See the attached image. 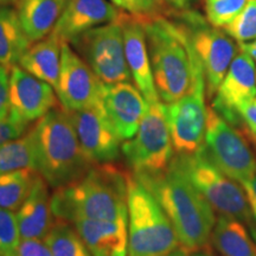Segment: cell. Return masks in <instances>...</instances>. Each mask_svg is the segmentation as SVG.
Returning a JSON list of instances; mask_svg holds the SVG:
<instances>
[{
  "mask_svg": "<svg viewBox=\"0 0 256 256\" xmlns=\"http://www.w3.org/2000/svg\"><path fill=\"white\" fill-rule=\"evenodd\" d=\"M12 2H14V0H0V5H8Z\"/></svg>",
  "mask_w": 256,
  "mask_h": 256,
  "instance_id": "obj_40",
  "label": "cell"
},
{
  "mask_svg": "<svg viewBox=\"0 0 256 256\" xmlns=\"http://www.w3.org/2000/svg\"><path fill=\"white\" fill-rule=\"evenodd\" d=\"M38 172L23 168L0 176V208L17 212L34 188Z\"/></svg>",
  "mask_w": 256,
  "mask_h": 256,
  "instance_id": "obj_25",
  "label": "cell"
},
{
  "mask_svg": "<svg viewBox=\"0 0 256 256\" xmlns=\"http://www.w3.org/2000/svg\"><path fill=\"white\" fill-rule=\"evenodd\" d=\"M55 88L16 66L10 72V114L16 122H36L57 107Z\"/></svg>",
  "mask_w": 256,
  "mask_h": 256,
  "instance_id": "obj_14",
  "label": "cell"
},
{
  "mask_svg": "<svg viewBox=\"0 0 256 256\" xmlns=\"http://www.w3.org/2000/svg\"><path fill=\"white\" fill-rule=\"evenodd\" d=\"M16 256H52L44 240L24 238L19 243Z\"/></svg>",
  "mask_w": 256,
  "mask_h": 256,
  "instance_id": "obj_33",
  "label": "cell"
},
{
  "mask_svg": "<svg viewBox=\"0 0 256 256\" xmlns=\"http://www.w3.org/2000/svg\"><path fill=\"white\" fill-rule=\"evenodd\" d=\"M122 31L124 55L134 84L142 92L148 104L160 101L153 78L146 32L142 22L126 14L122 18Z\"/></svg>",
  "mask_w": 256,
  "mask_h": 256,
  "instance_id": "obj_18",
  "label": "cell"
},
{
  "mask_svg": "<svg viewBox=\"0 0 256 256\" xmlns=\"http://www.w3.org/2000/svg\"><path fill=\"white\" fill-rule=\"evenodd\" d=\"M31 44L16 8L0 5V64L10 70L18 66Z\"/></svg>",
  "mask_w": 256,
  "mask_h": 256,
  "instance_id": "obj_24",
  "label": "cell"
},
{
  "mask_svg": "<svg viewBox=\"0 0 256 256\" xmlns=\"http://www.w3.org/2000/svg\"><path fill=\"white\" fill-rule=\"evenodd\" d=\"M49 188L46 182L38 174L30 194L16 214L22 240H44L55 224Z\"/></svg>",
  "mask_w": 256,
  "mask_h": 256,
  "instance_id": "obj_20",
  "label": "cell"
},
{
  "mask_svg": "<svg viewBox=\"0 0 256 256\" xmlns=\"http://www.w3.org/2000/svg\"><path fill=\"white\" fill-rule=\"evenodd\" d=\"M211 108L234 127H241L238 108L256 98V69L247 54H238L220 82Z\"/></svg>",
  "mask_w": 256,
  "mask_h": 256,
  "instance_id": "obj_15",
  "label": "cell"
},
{
  "mask_svg": "<svg viewBox=\"0 0 256 256\" xmlns=\"http://www.w3.org/2000/svg\"><path fill=\"white\" fill-rule=\"evenodd\" d=\"M44 241L52 256H92L75 226L66 220H56Z\"/></svg>",
  "mask_w": 256,
  "mask_h": 256,
  "instance_id": "obj_26",
  "label": "cell"
},
{
  "mask_svg": "<svg viewBox=\"0 0 256 256\" xmlns=\"http://www.w3.org/2000/svg\"><path fill=\"white\" fill-rule=\"evenodd\" d=\"M122 18L92 28L68 42L104 84L132 80L124 55Z\"/></svg>",
  "mask_w": 256,
  "mask_h": 256,
  "instance_id": "obj_9",
  "label": "cell"
},
{
  "mask_svg": "<svg viewBox=\"0 0 256 256\" xmlns=\"http://www.w3.org/2000/svg\"><path fill=\"white\" fill-rule=\"evenodd\" d=\"M166 107L162 101L148 104L136 133L121 145V154L132 174L164 171L174 156Z\"/></svg>",
  "mask_w": 256,
  "mask_h": 256,
  "instance_id": "obj_8",
  "label": "cell"
},
{
  "mask_svg": "<svg viewBox=\"0 0 256 256\" xmlns=\"http://www.w3.org/2000/svg\"><path fill=\"white\" fill-rule=\"evenodd\" d=\"M104 83L68 42L62 44L60 69L55 92L66 110H80L102 102Z\"/></svg>",
  "mask_w": 256,
  "mask_h": 256,
  "instance_id": "obj_12",
  "label": "cell"
},
{
  "mask_svg": "<svg viewBox=\"0 0 256 256\" xmlns=\"http://www.w3.org/2000/svg\"><path fill=\"white\" fill-rule=\"evenodd\" d=\"M34 153V170L51 188L72 183L92 165L80 145L64 108L55 107L28 128Z\"/></svg>",
  "mask_w": 256,
  "mask_h": 256,
  "instance_id": "obj_3",
  "label": "cell"
},
{
  "mask_svg": "<svg viewBox=\"0 0 256 256\" xmlns=\"http://www.w3.org/2000/svg\"><path fill=\"white\" fill-rule=\"evenodd\" d=\"M241 116V130L247 133L254 144H256V102L242 104L238 108Z\"/></svg>",
  "mask_w": 256,
  "mask_h": 256,
  "instance_id": "obj_32",
  "label": "cell"
},
{
  "mask_svg": "<svg viewBox=\"0 0 256 256\" xmlns=\"http://www.w3.org/2000/svg\"><path fill=\"white\" fill-rule=\"evenodd\" d=\"M204 150L224 174L240 184L256 174V159L244 136L211 107H208Z\"/></svg>",
  "mask_w": 256,
  "mask_h": 256,
  "instance_id": "obj_11",
  "label": "cell"
},
{
  "mask_svg": "<svg viewBox=\"0 0 256 256\" xmlns=\"http://www.w3.org/2000/svg\"><path fill=\"white\" fill-rule=\"evenodd\" d=\"M206 94V78L197 57L190 90L179 100L165 104L172 145L177 156L194 154L204 146L208 121Z\"/></svg>",
  "mask_w": 256,
  "mask_h": 256,
  "instance_id": "obj_10",
  "label": "cell"
},
{
  "mask_svg": "<svg viewBox=\"0 0 256 256\" xmlns=\"http://www.w3.org/2000/svg\"><path fill=\"white\" fill-rule=\"evenodd\" d=\"M23 168L34 170V145L28 130L18 139L0 145V176Z\"/></svg>",
  "mask_w": 256,
  "mask_h": 256,
  "instance_id": "obj_27",
  "label": "cell"
},
{
  "mask_svg": "<svg viewBox=\"0 0 256 256\" xmlns=\"http://www.w3.org/2000/svg\"><path fill=\"white\" fill-rule=\"evenodd\" d=\"M166 4L174 6V8L180 10V11H186V10H191L198 0H165Z\"/></svg>",
  "mask_w": 256,
  "mask_h": 256,
  "instance_id": "obj_37",
  "label": "cell"
},
{
  "mask_svg": "<svg viewBox=\"0 0 256 256\" xmlns=\"http://www.w3.org/2000/svg\"><path fill=\"white\" fill-rule=\"evenodd\" d=\"M130 172L114 162L94 164L72 183L55 188L51 206L56 220H128Z\"/></svg>",
  "mask_w": 256,
  "mask_h": 256,
  "instance_id": "obj_2",
  "label": "cell"
},
{
  "mask_svg": "<svg viewBox=\"0 0 256 256\" xmlns=\"http://www.w3.org/2000/svg\"><path fill=\"white\" fill-rule=\"evenodd\" d=\"M240 51L247 54L250 56L252 60H256V40L252 42H247V43H238Z\"/></svg>",
  "mask_w": 256,
  "mask_h": 256,
  "instance_id": "obj_38",
  "label": "cell"
},
{
  "mask_svg": "<svg viewBox=\"0 0 256 256\" xmlns=\"http://www.w3.org/2000/svg\"><path fill=\"white\" fill-rule=\"evenodd\" d=\"M127 256H166L180 248L171 220L156 197L130 174Z\"/></svg>",
  "mask_w": 256,
  "mask_h": 256,
  "instance_id": "obj_5",
  "label": "cell"
},
{
  "mask_svg": "<svg viewBox=\"0 0 256 256\" xmlns=\"http://www.w3.org/2000/svg\"><path fill=\"white\" fill-rule=\"evenodd\" d=\"M113 4L139 20L160 16L162 10L165 8V0H110Z\"/></svg>",
  "mask_w": 256,
  "mask_h": 256,
  "instance_id": "obj_31",
  "label": "cell"
},
{
  "mask_svg": "<svg viewBox=\"0 0 256 256\" xmlns=\"http://www.w3.org/2000/svg\"><path fill=\"white\" fill-rule=\"evenodd\" d=\"M142 22L159 98L172 104L190 90L197 55L177 22L162 14Z\"/></svg>",
  "mask_w": 256,
  "mask_h": 256,
  "instance_id": "obj_4",
  "label": "cell"
},
{
  "mask_svg": "<svg viewBox=\"0 0 256 256\" xmlns=\"http://www.w3.org/2000/svg\"><path fill=\"white\" fill-rule=\"evenodd\" d=\"M62 44L63 40L52 31L43 40L32 43L18 66L55 88L60 76Z\"/></svg>",
  "mask_w": 256,
  "mask_h": 256,
  "instance_id": "obj_21",
  "label": "cell"
},
{
  "mask_svg": "<svg viewBox=\"0 0 256 256\" xmlns=\"http://www.w3.org/2000/svg\"><path fill=\"white\" fill-rule=\"evenodd\" d=\"M124 14L110 0H66L52 31L62 40L70 42L92 28L120 20Z\"/></svg>",
  "mask_w": 256,
  "mask_h": 256,
  "instance_id": "obj_17",
  "label": "cell"
},
{
  "mask_svg": "<svg viewBox=\"0 0 256 256\" xmlns=\"http://www.w3.org/2000/svg\"><path fill=\"white\" fill-rule=\"evenodd\" d=\"M132 174L164 209L180 248L190 252L206 247L217 220L215 210L184 174L176 156L164 171Z\"/></svg>",
  "mask_w": 256,
  "mask_h": 256,
  "instance_id": "obj_1",
  "label": "cell"
},
{
  "mask_svg": "<svg viewBox=\"0 0 256 256\" xmlns=\"http://www.w3.org/2000/svg\"><path fill=\"white\" fill-rule=\"evenodd\" d=\"M192 256H208L206 254H202V252H197V254H194Z\"/></svg>",
  "mask_w": 256,
  "mask_h": 256,
  "instance_id": "obj_41",
  "label": "cell"
},
{
  "mask_svg": "<svg viewBox=\"0 0 256 256\" xmlns=\"http://www.w3.org/2000/svg\"><path fill=\"white\" fill-rule=\"evenodd\" d=\"M72 224L92 256H127L128 220H78Z\"/></svg>",
  "mask_w": 256,
  "mask_h": 256,
  "instance_id": "obj_19",
  "label": "cell"
},
{
  "mask_svg": "<svg viewBox=\"0 0 256 256\" xmlns=\"http://www.w3.org/2000/svg\"><path fill=\"white\" fill-rule=\"evenodd\" d=\"M188 252L186 250H184L183 248H178V249H176L174 252H172L171 254H168L166 256H188Z\"/></svg>",
  "mask_w": 256,
  "mask_h": 256,
  "instance_id": "obj_39",
  "label": "cell"
},
{
  "mask_svg": "<svg viewBox=\"0 0 256 256\" xmlns=\"http://www.w3.org/2000/svg\"><path fill=\"white\" fill-rule=\"evenodd\" d=\"M244 223L220 215L211 232L214 248L223 256H256V242Z\"/></svg>",
  "mask_w": 256,
  "mask_h": 256,
  "instance_id": "obj_23",
  "label": "cell"
},
{
  "mask_svg": "<svg viewBox=\"0 0 256 256\" xmlns=\"http://www.w3.org/2000/svg\"><path fill=\"white\" fill-rule=\"evenodd\" d=\"M10 114V75L8 69L0 64V120H6Z\"/></svg>",
  "mask_w": 256,
  "mask_h": 256,
  "instance_id": "obj_35",
  "label": "cell"
},
{
  "mask_svg": "<svg viewBox=\"0 0 256 256\" xmlns=\"http://www.w3.org/2000/svg\"><path fill=\"white\" fill-rule=\"evenodd\" d=\"M102 104L122 142L134 136L148 110V102L130 81L104 84Z\"/></svg>",
  "mask_w": 256,
  "mask_h": 256,
  "instance_id": "obj_16",
  "label": "cell"
},
{
  "mask_svg": "<svg viewBox=\"0 0 256 256\" xmlns=\"http://www.w3.org/2000/svg\"><path fill=\"white\" fill-rule=\"evenodd\" d=\"M14 2L22 26L34 43L52 32L66 0H14Z\"/></svg>",
  "mask_w": 256,
  "mask_h": 256,
  "instance_id": "obj_22",
  "label": "cell"
},
{
  "mask_svg": "<svg viewBox=\"0 0 256 256\" xmlns=\"http://www.w3.org/2000/svg\"><path fill=\"white\" fill-rule=\"evenodd\" d=\"M176 159L191 183L216 212L241 220L247 226H250L252 209L244 188L224 174L211 162L204 146L194 154L176 156Z\"/></svg>",
  "mask_w": 256,
  "mask_h": 256,
  "instance_id": "obj_6",
  "label": "cell"
},
{
  "mask_svg": "<svg viewBox=\"0 0 256 256\" xmlns=\"http://www.w3.org/2000/svg\"><path fill=\"white\" fill-rule=\"evenodd\" d=\"M255 102H256V98H255Z\"/></svg>",
  "mask_w": 256,
  "mask_h": 256,
  "instance_id": "obj_42",
  "label": "cell"
},
{
  "mask_svg": "<svg viewBox=\"0 0 256 256\" xmlns=\"http://www.w3.org/2000/svg\"><path fill=\"white\" fill-rule=\"evenodd\" d=\"M66 112L82 151L92 165L115 162L119 159L122 140L108 119L102 102L84 110Z\"/></svg>",
  "mask_w": 256,
  "mask_h": 256,
  "instance_id": "obj_13",
  "label": "cell"
},
{
  "mask_svg": "<svg viewBox=\"0 0 256 256\" xmlns=\"http://www.w3.org/2000/svg\"><path fill=\"white\" fill-rule=\"evenodd\" d=\"M241 184L244 188L252 209V223L248 228L249 232H250L252 238L256 242V174H254L252 178L247 179V180L243 182Z\"/></svg>",
  "mask_w": 256,
  "mask_h": 256,
  "instance_id": "obj_36",
  "label": "cell"
},
{
  "mask_svg": "<svg viewBox=\"0 0 256 256\" xmlns=\"http://www.w3.org/2000/svg\"><path fill=\"white\" fill-rule=\"evenodd\" d=\"M176 22L185 31L200 60L206 78V95L212 98L240 48L226 31L211 25L194 10L182 11Z\"/></svg>",
  "mask_w": 256,
  "mask_h": 256,
  "instance_id": "obj_7",
  "label": "cell"
},
{
  "mask_svg": "<svg viewBox=\"0 0 256 256\" xmlns=\"http://www.w3.org/2000/svg\"><path fill=\"white\" fill-rule=\"evenodd\" d=\"M20 241L16 214L0 208V256H16Z\"/></svg>",
  "mask_w": 256,
  "mask_h": 256,
  "instance_id": "obj_30",
  "label": "cell"
},
{
  "mask_svg": "<svg viewBox=\"0 0 256 256\" xmlns=\"http://www.w3.org/2000/svg\"><path fill=\"white\" fill-rule=\"evenodd\" d=\"M206 19L216 28L226 25L241 14L249 0H204Z\"/></svg>",
  "mask_w": 256,
  "mask_h": 256,
  "instance_id": "obj_28",
  "label": "cell"
},
{
  "mask_svg": "<svg viewBox=\"0 0 256 256\" xmlns=\"http://www.w3.org/2000/svg\"><path fill=\"white\" fill-rule=\"evenodd\" d=\"M223 30L238 43L256 40V0H249L246 8Z\"/></svg>",
  "mask_w": 256,
  "mask_h": 256,
  "instance_id": "obj_29",
  "label": "cell"
},
{
  "mask_svg": "<svg viewBox=\"0 0 256 256\" xmlns=\"http://www.w3.org/2000/svg\"><path fill=\"white\" fill-rule=\"evenodd\" d=\"M28 126L16 122L8 118L6 120H0V145L18 139L28 132Z\"/></svg>",
  "mask_w": 256,
  "mask_h": 256,
  "instance_id": "obj_34",
  "label": "cell"
}]
</instances>
